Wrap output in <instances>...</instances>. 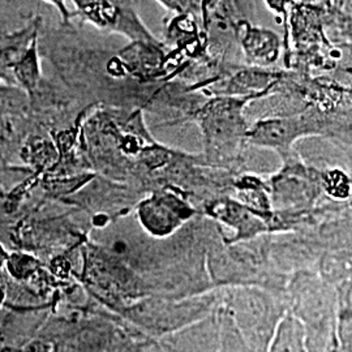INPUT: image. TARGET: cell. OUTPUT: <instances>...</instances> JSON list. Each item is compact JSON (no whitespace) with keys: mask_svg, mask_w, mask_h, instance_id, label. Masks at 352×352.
Masks as SVG:
<instances>
[{"mask_svg":"<svg viewBox=\"0 0 352 352\" xmlns=\"http://www.w3.org/2000/svg\"><path fill=\"white\" fill-rule=\"evenodd\" d=\"M307 133H309V124L304 118H270L253 124L248 131L247 141L254 146L276 151L285 162L294 157L292 148L296 140Z\"/></svg>","mask_w":352,"mask_h":352,"instance_id":"obj_3","label":"cell"},{"mask_svg":"<svg viewBox=\"0 0 352 352\" xmlns=\"http://www.w3.org/2000/svg\"><path fill=\"white\" fill-rule=\"evenodd\" d=\"M8 257H10V256L6 253L4 248L0 245V267L8 261Z\"/></svg>","mask_w":352,"mask_h":352,"instance_id":"obj_19","label":"cell"},{"mask_svg":"<svg viewBox=\"0 0 352 352\" xmlns=\"http://www.w3.org/2000/svg\"><path fill=\"white\" fill-rule=\"evenodd\" d=\"M204 26L218 45L239 41V29L243 20L236 12L235 0H202Z\"/></svg>","mask_w":352,"mask_h":352,"instance_id":"obj_6","label":"cell"},{"mask_svg":"<svg viewBox=\"0 0 352 352\" xmlns=\"http://www.w3.org/2000/svg\"><path fill=\"white\" fill-rule=\"evenodd\" d=\"M347 302H349V305H350V308H351L352 311V289L350 291V294H349V299H347Z\"/></svg>","mask_w":352,"mask_h":352,"instance_id":"obj_20","label":"cell"},{"mask_svg":"<svg viewBox=\"0 0 352 352\" xmlns=\"http://www.w3.org/2000/svg\"><path fill=\"white\" fill-rule=\"evenodd\" d=\"M230 318L253 352H267L279 322L289 309L279 308L267 295L240 289L230 305Z\"/></svg>","mask_w":352,"mask_h":352,"instance_id":"obj_2","label":"cell"},{"mask_svg":"<svg viewBox=\"0 0 352 352\" xmlns=\"http://www.w3.org/2000/svg\"><path fill=\"white\" fill-rule=\"evenodd\" d=\"M37 37L36 24L12 34L0 36V67L12 69Z\"/></svg>","mask_w":352,"mask_h":352,"instance_id":"obj_11","label":"cell"},{"mask_svg":"<svg viewBox=\"0 0 352 352\" xmlns=\"http://www.w3.org/2000/svg\"><path fill=\"white\" fill-rule=\"evenodd\" d=\"M43 1L49 3L50 6H52L59 12L64 23H69L71 19L74 17V13L71 12V10L68 8L67 0H43Z\"/></svg>","mask_w":352,"mask_h":352,"instance_id":"obj_16","label":"cell"},{"mask_svg":"<svg viewBox=\"0 0 352 352\" xmlns=\"http://www.w3.org/2000/svg\"><path fill=\"white\" fill-rule=\"evenodd\" d=\"M193 214L188 204L173 193H158L139 208V217L144 227L157 236H166L182 226Z\"/></svg>","mask_w":352,"mask_h":352,"instance_id":"obj_4","label":"cell"},{"mask_svg":"<svg viewBox=\"0 0 352 352\" xmlns=\"http://www.w3.org/2000/svg\"><path fill=\"white\" fill-rule=\"evenodd\" d=\"M78 10L89 20L103 28L122 30L128 36L146 37V32L141 28L133 16L126 14L113 0H74Z\"/></svg>","mask_w":352,"mask_h":352,"instance_id":"obj_7","label":"cell"},{"mask_svg":"<svg viewBox=\"0 0 352 352\" xmlns=\"http://www.w3.org/2000/svg\"><path fill=\"white\" fill-rule=\"evenodd\" d=\"M254 97H218L208 102L199 111L197 120L209 157H231L240 144L247 141L250 128L243 111Z\"/></svg>","mask_w":352,"mask_h":352,"instance_id":"obj_1","label":"cell"},{"mask_svg":"<svg viewBox=\"0 0 352 352\" xmlns=\"http://www.w3.org/2000/svg\"><path fill=\"white\" fill-rule=\"evenodd\" d=\"M239 42L245 59L253 65H272L280 55V38L277 33L250 25L247 21L240 25Z\"/></svg>","mask_w":352,"mask_h":352,"instance_id":"obj_8","label":"cell"},{"mask_svg":"<svg viewBox=\"0 0 352 352\" xmlns=\"http://www.w3.org/2000/svg\"><path fill=\"white\" fill-rule=\"evenodd\" d=\"M340 340L343 352H352V321L344 320L340 327Z\"/></svg>","mask_w":352,"mask_h":352,"instance_id":"obj_15","label":"cell"},{"mask_svg":"<svg viewBox=\"0 0 352 352\" xmlns=\"http://www.w3.org/2000/svg\"><path fill=\"white\" fill-rule=\"evenodd\" d=\"M265 1L272 11L279 13V14H285L289 0H265Z\"/></svg>","mask_w":352,"mask_h":352,"instance_id":"obj_18","label":"cell"},{"mask_svg":"<svg viewBox=\"0 0 352 352\" xmlns=\"http://www.w3.org/2000/svg\"><path fill=\"white\" fill-rule=\"evenodd\" d=\"M166 8L176 11V12H184L189 7V0H158Z\"/></svg>","mask_w":352,"mask_h":352,"instance_id":"obj_17","label":"cell"},{"mask_svg":"<svg viewBox=\"0 0 352 352\" xmlns=\"http://www.w3.org/2000/svg\"><path fill=\"white\" fill-rule=\"evenodd\" d=\"M13 75L23 88L33 91L41 80V60L38 52V37L33 41L25 55L12 68Z\"/></svg>","mask_w":352,"mask_h":352,"instance_id":"obj_12","label":"cell"},{"mask_svg":"<svg viewBox=\"0 0 352 352\" xmlns=\"http://www.w3.org/2000/svg\"><path fill=\"white\" fill-rule=\"evenodd\" d=\"M267 352H308L304 327L289 311L279 322Z\"/></svg>","mask_w":352,"mask_h":352,"instance_id":"obj_10","label":"cell"},{"mask_svg":"<svg viewBox=\"0 0 352 352\" xmlns=\"http://www.w3.org/2000/svg\"><path fill=\"white\" fill-rule=\"evenodd\" d=\"M336 10L338 13L342 34L352 38V0H340Z\"/></svg>","mask_w":352,"mask_h":352,"instance_id":"obj_14","label":"cell"},{"mask_svg":"<svg viewBox=\"0 0 352 352\" xmlns=\"http://www.w3.org/2000/svg\"><path fill=\"white\" fill-rule=\"evenodd\" d=\"M309 176L295 157L283 162V167L272 180V202L278 209H295L308 201Z\"/></svg>","mask_w":352,"mask_h":352,"instance_id":"obj_5","label":"cell"},{"mask_svg":"<svg viewBox=\"0 0 352 352\" xmlns=\"http://www.w3.org/2000/svg\"><path fill=\"white\" fill-rule=\"evenodd\" d=\"M173 352H221V327L210 318L186 327L171 344Z\"/></svg>","mask_w":352,"mask_h":352,"instance_id":"obj_9","label":"cell"},{"mask_svg":"<svg viewBox=\"0 0 352 352\" xmlns=\"http://www.w3.org/2000/svg\"><path fill=\"white\" fill-rule=\"evenodd\" d=\"M8 266H11V270H12V274H14L17 278H26L29 274H32V272L28 267L30 269H37V261L30 257V256H26V254H13L11 257H8V261H7Z\"/></svg>","mask_w":352,"mask_h":352,"instance_id":"obj_13","label":"cell"}]
</instances>
